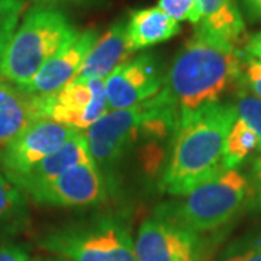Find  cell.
Listing matches in <instances>:
<instances>
[{
	"instance_id": "6",
	"label": "cell",
	"mask_w": 261,
	"mask_h": 261,
	"mask_svg": "<svg viewBox=\"0 0 261 261\" xmlns=\"http://www.w3.org/2000/svg\"><path fill=\"white\" fill-rule=\"evenodd\" d=\"M41 245L70 261H137L128 226L111 216L53 231Z\"/></svg>"
},
{
	"instance_id": "10",
	"label": "cell",
	"mask_w": 261,
	"mask_h": 261,
	"mask_svg": "<svg viewBox=\"0 0 261 261\" xmlns=\"http://www.w3.org/2000/svg\"><path fill=\"white\" fill-rule=\"evenodd\" d=\"M75 132L77 129L63 123L39 119L3 145L0 149V166L8 177L23 174L41 160L61 148Z\"/></svg>"
},
{
	"instance_id": "7",
	"label": "cell",
	"mask_w": 261,
	"mask_h": 261,
	"mask_svg": "<svg viewBox=\"0 0 261 261\" xmlns=\"http://www.w3.org/2000/svg\"><path fill=\"white\" fill-rule=\"evenodd\" d=\"M41 119H51L74 129H89L109 111L105 80L71 82L48 96H37Z\"/></svg>"
},
{
	"instance_id": "20",
	"label": "cell",
	"mask_w": 261,
	"mask_h": 261,
	"mask_svg": "<svg viewBox=\"0 0 261 261\" xmlns=\"http://www.w3.org/2000/svg\"><path fill=\"white\" fill-rule=\"evenodd\" d=\"M237 96H235V113L237 118L243 119L251 129L257 132L261 140V99L252 94L243 82L238 79L237 82Z\"/></svg>"
},
{
	"instance_id": "28",
	"label": "cell",
	"mask_w": 261,
	"mask_h": 261,
	"mask_svg": "<svg viewBox=\"0 0 261 261\" xmlns=\"http://www.w3.org/2000/svg\"><path fill=\"white\" fill-rule=\"evenodd\" d=\"M245 9L254 19H261V0H244Z\"/></svg>"
},
{
	"instance_id": "12",
	"label": "cell",
	"mask_w": 261,
	"mask_h": 261,
	"mask_svg": "<svg viewBox=\"0 0 261 261\" xmlns=\"http://www.w3.org/2000/svg\"><path fill=\"white\" fill-rule=\"evenodd\" d=\"M97 38L99 34L96 29H86L83 32H79L74 39H71L51 57L34 75V79L20 89L34 96H48L74 82L83 61Z\"/></svg>"
},
{
	"instance_id": "13",
	"label": "cell",
	"mask_w": 261,
	"mask_h": 261,
	"mask_svg": "<svg viewBox=\"0 0 261 261\" xmlns=\"http://www.w3.org/2000/svg\"><path fill=\"white\" fill-rule=\"evenodd\" d=\"M89 161H93V160L90 157L86 135L80 130H77L61 148L49 154L44 160H41L38 164L29 168L23 174L9 176V177L6 176V177L9 178L15 186H18L23 193H27L31 189L39 186L48 180L58 177L60 174H63L77 164L89 163Z\"/></svg>"
},
{
	"instance_id": "15",
	"label": "cell",
	"mask_w": 261,
	"mask_h": 261,
	"mask_svg": "<svg viewBox=\"0 0 261 261\" xmlns=\"http://www.w3.org/2000/svg\"><path fill=\"white\" fill-rule=\"evenodd\" d=\"M39 119L37 96L0 77V145H6Z\"/></svg>"
},
{
	"instance_id": "25",
	"label": "cell",
	"mask_w": 261,
	"mask_h": 261,
	"mask_svg": "<svg viewBox=\"0 0 261 261\" xmlns=\"http://www.w3.org/2000/svg\"><path fill=\"white\" fill-rule=\"evenodd\" d=\"M0 261H32L29 252L16 244H0Z\"/></svg>"
},
{
	"instance_id": "9",
	"label": "cell",
	"mask_w": 261,
	"mask_h": 261,
	"mask_svg": "<svg viewBox=\"0 0 261 261\" xmlns=\"http://www.w3.org/2000/svg\"><path fill=\"white\" fill-rule=\"evenodd\" d=\"M27 195L39 205L82 207L102 203L108 197V183L99 167L89 161L31 189Z\"/></svg>"
},
{
	"instance_id": "24",
	"label": "cell",
	"mask_w": 261,
	"mask_h": 261,
	"mask_svg": "<svg viewBox=\"0 0 261 261\" xmlns=\"http://www.w3.org/2000/svg\"><path fill=\"white\" fill-rule=\"evenodd\" d=\"M244 56V54H243ZM243 84L257 97L261 99V63L254 58L244 57L243 74L240 77Z\"/></svg>"
},
{
	"instance_id": "19",
	"label": "cell",
	"mask_w": 261,
	"mask_h": 261,
	"mask_svg": "<svg viewBox=\"0 0 261 261\" xmlns=\"http://www.w3.org/2000/svg\"><path fill=\"white\" fill-rule=\"evenodd\" d=\"M261 149V140L243 119L237 118L226 135L222 163L226 170L238 168L255 151Z\"/></svg>"
},
{
	"instance_id": "11",
	"label": "cell",
	"mask_w": 261,
	"mask_h": 261,
	"mask_svg": "<svg viewBox=\"0 0 261 261\" xmlns=\"http://www.w3.org/2000/svg\"><path fill=\"white\" fill-rule=\"evenodd\" d=\"M164 86V75L157 58L141 54L125 61L105 79L109 111L126 109L145 102Z\"/></svg>"
},
{
	"instance_id": "5",
	"label": "cell",
	"mask_w": 261,
	"mask_h": 261,
	"mask_svg": "<svg viewBox=\"0 0 261 261\" xmlns=\"http://www.w3.org/2000/svg\"><path fill=\"white\" fill-rule=\"evenodd\" d=\"M79 35V31L64 13L53 6L29 9L10 39L0 77L23 87L34 79L51 57Z\"/></svg>"
},
{
	"instance_id": "17",
	"label": "cell",
	"mask_w": 261,
	"mask_h": 261,
	"mask_svg": "<svg viewBox=\"0 0 261 261\" xmlns=\"http://www.w3.org/2000/svg\"><path fill=\"white\" fill-rule=\"evenodd\" d=\"M200 9V23L206 31L238 45L245 34L241 12L237 0H197Z\"/></svg>"
},
{
	"instance_id": "23",
	"label": "cell",
	"mask_w": 261,
	"mask_h": 261,
	"mask_svg": "<svg viewBox=\"0 0 261 261\" xmlns=\"http://www.w3.org/2000/svg\"><path fill=\"white\" fill-rule=\"evenodd\" d=\"M159 8L177 22L200 23V9L197 0H159Z\"/></svg>"
},
{
	"instance_id": "3",
	"label": "cell",
	"mask_w": 261,
	"mask_h": 261,
	"mask_svg": "<svg viewBox=\"0 0 261 261\" xmlns=\"http://www.w3.org/2000/svg\"><path fill=\"white\" fill-rule=\"evenodd\" d=\"M180 112L161 89L145 102L126 109L108 111L86 135L90 157L97 167L118 164L141 140H163L177 130Z\"/></svg>"
},
{
	"instance_id": "22",
	"label": "cell",
	"mask_w": 261,
	"mask_h": 261,
	"mask_svg": "<svg viewBox=\"0 0 261 261\" xmlns=\"http://www.w3.org/2000/svg\"><path fill=\"white\" fill-rule=\"evenodd\" d=\"M219 261H261V226L231 244Z\"/></svg>"
},
{
	"instance_id": "8",
	"label": "cell",
	"mask_w": 261,
	"mask_h": 261,
	"mask_svg": "<svg viewBox=\"0 0 261 261\" xmlns=\"http://www.w3.org/2000/svg\"><path fill=\"white\" fill-rule=\"evenodd\" d=\"M134 247L137 261H199L202 254L199 233L160 215L141 224Z\"/></svg>"
},
{
	"instance_id": "27",
	"label": "cell",
	"mask_w": 261,
	"mask_h": 261,
	"mask_svg": "<svg viewBox=\"0 0 261 261\" xmlns=\"http://www.w3.org/2000/svg\"><path fill=\"white\" fill-rule=\"evenodd\" d=\"M243 54L245 58H254L261 63V32L252 35L244 48Z\"/></svg>"
},
{
	"instance_id": "16",
	"label": "cell",
	"mask_w": 261,
	"mask_h": 261,
	"mask_svg": "<svg viewBox=\"0 0 261 261\" xmlns=\"http://www.w3.org/2000/svg\"><path fill=\"white\" fill-rule=\"evenodd\" d=\"M181 31L177 20L159 6L130 12L126 23V39L130 51H140L174 38Z\"/></svg>"
},
{
	"instance_id": "4",
	"label": "cell",
	"mask_w": 261,
	"mask_h": 261,
	"mask_svg": "<svg viewBox=\"0 0 261 261\" xmlns=\"http://www.w3.org/2000/svg\"><path fill=\"white\" fill-rule=\"evenodd\" d=\"M250 206H254L251 183L232 168L219 171L176 202L160 206L155 215L202 233L222 228Z\"/></svg>"
},
{
	"instance_id": "1",
	"label": "cell",
	"mask_w": 261,
	"mask_h": 261,
	"mask_svg": "<svg viewBox=\"0 0 261 261\" xmlns=\"http://www.w3.org/2000/svg\"><path fill=\"white\" fill-rule=\"evenodd\" d=\"M243 51L237 44L199 27L173 60L163 89L181 116L221 102L243 74Z\"/></svg>"
},
{
	"instance_id": "29",
	"label": "cell",
	"mask_w": 261,
	"mask_h": 261,
	"mask_svg": "<svg viewBox=\"0 0 261 261\" xmlns=\"http://www.w3.org/2000/svg\"><path fill=\"white\" fill-rule=\"evenodd\" d=\"M34 3L37 5H41V6H53V5H57V3H80V2H87V0H32Z\"/></svg>"
},
{
	"instance_id": "21",
	"label": "cell",
	"mask_w": 261,
	"mask_h": 261,
	"mask_svg": "<svg viewBox=\"0 0 261 261\" xmlns=\"http://www.w3.org/2000/svg\"><path fill=\"white\" fill-rule=\"evenodd\" d=\"M23 9L25 0H0V64L18 28Z\"/></svg>"
},
{
	"instance_id": "26",
	"label": "cell",
	"mask_w": 261,
	"mask_h": 261,
	"mask_svg": "<svg viewBox=\"0 0 261 261\" xmlns=\"http://www.w3.org/2000/svg\"><path fill=\"white\" fill-rule=\"evenodd\" d=\"M252 195H254V206H261V149L257 159L252 163L251 180Z\"/></svg>"
},
{
	"instance_id": "18",
	"label": "cell",
	"mask_w": 261,
	"mask_h": 261,
	"mask_svg": "<svg viewBox=\"0 0 261 261\" xmlns=\"http://www.w3.org/2000/svg\"><path fill=\"white\" fill-rule=\"evenodd\" d=\"M28 222L25 193L0 173V240L19 233Z\"/></svg>"
},
{
	"instance_id": "14",
	"label": "cell",
	"mask_w": 261,
	"mask_h": 261,
	"mask_svg": "<svg viewBox=\"0 0 261 261\" xmlns=\"http://www.w3.org/2000/svg\"><path fill=\"white\" fill-rule=\"evenodd\" d=\"M132 54L126 39V25L123 22H116L102 37L97 38L74 82L105 80L115 68L128 61Z\"/></svg>"
},
{
	"instance_id": "2",
	"label": "cell",
	"mask_w": 261,
	"mask_h": 261,
	"mask_svg": "<svg viewBox=\"0 0 261 261\" xmlns=\"http://www.w3.org/2000/svg\"><path fill=\"white\" fill-rule=\"evenodd\" d=\"M235 119L233 105L224 102L181 115L161 187L170 195L183 196L226 170L222 163L224 145Z\"/></svg>"
},
{
	"instance_id": "30",
	"label": "cell",
	"mask_w": 261,
	"mask_h": 261,
	"mask_svg": "<svg viewBox=\"0 0 261 261\" xmlns=\"http://www.w3.org/2000/svg\"><path fill=\"white\" fill-rule=\"evenodd\" d=\"M47 261H70V260H67V258H63V257H54V258H51V260H47Z\"/></svg>"
}]
</instances>
